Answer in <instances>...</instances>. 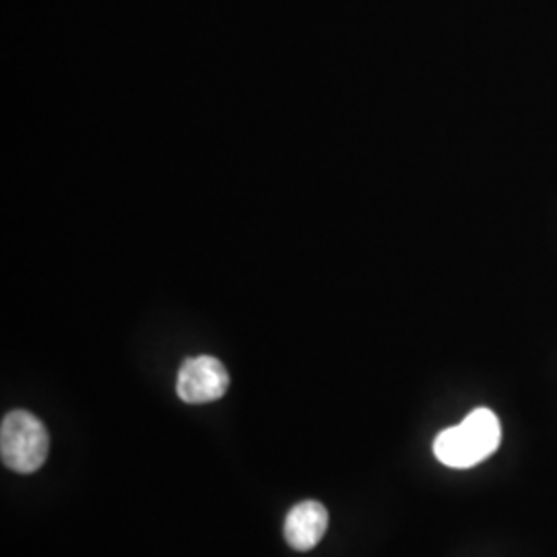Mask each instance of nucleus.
Instances as JSON below:
<instances>
[{
  "mask_svg": "<svg viewBox=\"0 0 557 557\" xmlns=\"http://www.w3.org/2000/svg\"><path fill=\"white\" fill-rule=\"evenodd\" d=\"M50 438L40 419L27 411H11L0 425L2 462L23 475L36 473L46 462Z\"/></svg>",
  "mask_w": 557,
  "mask_h": 557,
  "instance_id": "nucleus-2",
  "label": "nucleus"
},
{
  "mask_svg": "<svg viewBox=\"0 0 557 557\" xmlns=\"http://www.w3.org/2000/svg\"><path fill=\"white\" fill-rule=\"evenodd\" d=\"M502 442V425L492 409L479 407L434 440V455L453 469H471L492 457Z\"/></svg>",
  "mask_w": 557,
  "mask_h": 557,
  "instance_id": "nucleus-1",
  "label": "nucleus"
},
{
  "mask_svg": "<svg viewBox=\"0 0 557 557\" xmlns=\"http://www.w3.org/2000/svg\"><path fill=\"white\" fill-rule=\"evenodd\" d=\"M329 527V512L320 502H301L285 518V541L296 552H310L319 545Z\"/></svg>",
  "mask_w": 557,
  "mask_h": 557,
  "instance_id": "nucleus-4",
  "label": "nucleus"
},
{
  "mask_svg": "<svg viewBox=\"0 0 557 557\" xmlns=\"http://www.w3.org/2000/svg\"><path fill=\"white\" fill-rule=\"evenodd\" d=\"M230 376L220 359L211 356L186 359L178 372V397L190 405L213 403L227 393Z\"/></svg>",
  "mask_w": 557,
  "mask_h": 557,
  "instance_id": "nucleus-3",
  "label": "nucleus"
}]
</instances>
